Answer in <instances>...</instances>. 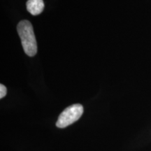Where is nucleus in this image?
I'll return each instance as SVG.
<instances>
[{"label": "nucleus", "mask_w": 151, "mask_h": 151, "mask_svg": "<svg viewBox=\"0 0 151 151\" xmlns=\"http://www.w3.org/2000/svg\"><path fill=\"white\" fill-rule=\"evenodd\" d=\"M17 31L25 54L29 57L35 56L37 52V43L32 24L29 20H21L17 26Z\"/></svg>", "instance_id": "nucleus-1"}, {"label": "nucleus", "mask_w": 151, "mask_h": 151, "mask_svg": "<svg viewBox=\"0 0 151 151\" xmlns=\"http://www.w3.org/2000/svg\"><path fill=\"white\" fill-rule=\"evenodd\" d=\"M83 113V107L81 104H73L65 109L59 116L56 126L65 128L78 120Z\"/></svg>", "instance_id": "nucleus-2"}, {"label": "nucleus", "mask_w": 151, "mask_h": 151, "mask_svg": "<svg viewBox=\"0 0 151 151\" xmlns=\"http://www.w3.org/2000/svg\"><path fill=\"white\" fill-rule=\"evenodd\" d=\"M27 10L32 16L41 14L44 9V2L43 0H28L26 3Z\"/></svg>", "instance_id": "nucleus-3"}, {"label": "nucleus", "mask_w": 151, "mask_h": 151, "mask_svg": "<svg viewBox=\"0 0 151 151\" xmlns=\"http://www.w3.org/2000/svg\"><path fill=\"white\" fill-rule=\"evenodd\" d=\"M6 92H7V90L5 86H4L3 84L0 85V98L2 99L3 97H4L6 94Z\"/></svg>", "instance_id": "nucleus-4"}]
</instances>
